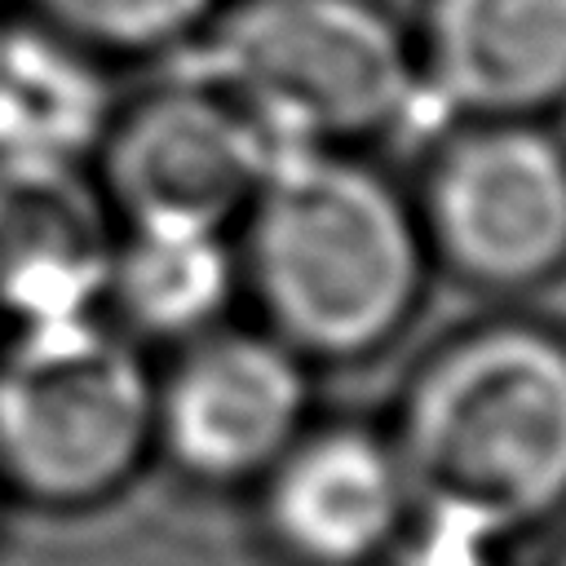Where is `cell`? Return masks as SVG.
Returning <instances> with one entry per match:
<instances>
[{"mask_svg": "<svg viewBox=\"0 0 566 566\" xmlns=\"http://www.w3.org/2000/svg\"><path fill=\"white\" fill-rule=\"evenodd\" d=\"M155 433V380L97 314L22 323L0 349V473L49 504L115 491Z\"/></svg>", "mask_w": 566, "mask_h": 566, "instance_id": "cell-4", "label": "cell"}, {"mask_svg": "<svg viewBox=\"0 0 566 566\" xmlns=\"http://www.w3.org/2000/svg\"><path fill=\"white\" fill-rule=\"evenodd\" d=\"M279 146L217 88L177 75L115 111L97 146V186L119 226L230 230Z\"/></svg>", "mask_w": 566, "mask_h": 566, "instance_id": "cell-6", "label": "cell"}, {"mask_svg": "<svg viewBox=\"0 0 566 566\" xmlns=\"http://www.w3.org/2000/svg\"><path fill=\"white\" fill-rule=\"evenodd\" d=\"M221 0H31V13L97 57L186 49Z\"/></svg>", "mask_w": 566, "mask_h": 566, "instance_id": "cell-13", "label": "cell"}, {"mask_svg": "<svg viewBox=\"0 0 566 566\" xmlns=\"http://www.w3.org/2000/svg\"><path fill=\"white\" fill-rule=\"evenodd\" d=\"M411 40L429 133L566 102V0H424Z\"/></svg>", "mask_w": 566, "mask_h": 566, "instance_id": "cell-8", "label": "cell"}, {"mask_svg": "<svg viewBox=\"0 0 566 566\" xmlns=\"http://www.w3.org/2000/svg\"><path fill=\"white\" fill-rule=\"evenodd\" d=\"M234 234L243 287L305 358L389 345L433 270L416 199L340 146H283Z\"/></svg>", "mask_w": 566, "mask_h": 566, "instance_id": "cell-1", "label": "cell"}, {"mask_svg": "<svg viewBox=\"0 0 566 566\" xmlns=\"http://www.w3.org/2000/svg\"><path fill=\"white\" fill-rule=\"evenodd\" d=\"M411 482L398 447L367 429L296 438L270 464V526L310 566L371 562L398 531Z\"/></svg>", "mask_w": 566, "mask_h": 566, "instance_id": "cell-10", "label": "cell"}, {"mask_svg": "<svg viewBox=\"0 0 566 566\" xmlns=\"http://www.w3.org/2000/svg\"><path fill=\"white\" fill-rule=\"evenodd\" d=\"M243 287L230 230L119 226L102 314L128 336L195 340L221 327Z\"/></svg>", "mask_w": 566, "mask_h": 566, "instance_id": "cell-12", "label": "cell"}, {"mask_svg": "<svg viewBox=\"0 0 566 566\" xmlns=\"http://www.w3.org/2000/svg\"><path fill=\"white\" fill-rule=\"evenodd\" d=\"M504 531L455 513V509H420V522L411 539L398 548L389 566H500L495 562V539Z\"/></svg>", "mask_w": 566, "mask_h": 566, "instance_id": "cell-14", "label": "cell"}, {"mask_svg": "<svg viewBox=\"0 0 566 566\" xmlns=\"http://www.w3.org/2000/svg\"><path fill=\"white\" fill-rule=\"evenodd\" d=\"M305 411V354L274 332L212 327L186 340L168 385L155 389V429L172 460L208 482L270 473L301 438Z\"/></svg>", "mask_w": 566, "mask_h": 566, "instance_id": "cell-7", "label": "cell"}, {"mask_svg": "<svg viewBox=\"0 0 566 566\" xmlns=\"http://www.w3.org/2000/svg\"><path fill=\"white\" fill-rule=\"evenodd\" d=\"M398 460L429 509L469 513L495 531L566 500V336L495 318L416 376Z\"/></svg>", "mask_w": 566, "mask_h": 566, "instance_id": "cell-2", "label": "cell"}, {"mask_svg": "<svg viewBox=\"0 0 566 566\" xmlns=\"http://www.w3.org/2000/svg\"><path fill=\"white\" fill-rule=\"evenodd\" d=\"M416 212L433 265L517 296L566 270V137L548 119L447 124Z\"/></svg>", "mask_w": 566, "mask_h": 566, "instance_id": "cell-5", "label": "cell"}, {"mask_svg": "<svg viewBox=\"0 0 566 566\" xmlns=\"http://www.w3.org/2000/svg\"><path fill=\"white\" fill-rule=\"evenodd\" d=\"M115 119L102 57L35 13L0 18V164L88 168Z\"/></svg>", "mask_w": 566, "mask_h": 566, "instance_id": "cell-11", "label": "cell"}, {"mask_svg": "<svg viewBox=\"0 0 566 566\" xmlns=\"http://www.w3.org/2000/svg\"><path fill=\"white\" fill-rule=\"evenodd\" d=\"M181 57L279 150L429 133L411 27L380 0H221Z\"/></svg>", "mask_w": 566, "mask_h": 566, "instance_id": "cell-3", "label": "cell"}, {"mask_svg": "<svg viewBox=\"0 0 566 566\" xmlns=\"http://www.w3.org/2000/svg\"><path fill=\"white\" fill-rule=\"evenodd\" d=\"M115 234L88 168L0 164V314L13 327L97 314Z\"/></svg>", "mask_w": 566, "mask_h": 566, "instance_id": "cell-9", "label": "cell"}]
</instances>
